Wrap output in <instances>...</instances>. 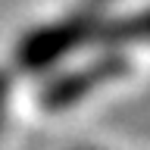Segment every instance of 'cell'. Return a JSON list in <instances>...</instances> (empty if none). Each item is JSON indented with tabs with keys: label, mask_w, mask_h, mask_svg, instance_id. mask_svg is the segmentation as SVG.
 I'll return each instance as SVG.
<instances>
[{
	"label": "cell",
	"mask_w": 150,
	"mask_h": 150,
	"mask_svg": "<svg viewBox=\"0 0 150 150\" xmlns=\"http://www.w3.org/2000/svg\"><path fill=\"white\" fill-rule=\"evenodd\" d=\"M94 9H84L78 16H69L56 25H47V28H38L22 41L19 47V63L25 69H44V66L63 59L69 50L81 44H91V31H94Z\"/></svg>",
	"instance_id": "6da1fadb"
},
{
	"label": "cell",
	"mask_w": 150,
	"mask_h": 150,
	"mask_svg": "<svg viewBox=\"0 0 150 150\" xmlns=\"http://www.w3.org/2000/svg\"><path fill=\"white\" fill-rule=\"evenodd\" d=\"M125 72H128V59L125 56H103L100 63H91V66H84V69H78L72 75L56 78L53 84H47L41 91V106L44 110L72 106L75 100H81L84 94H91L97 88H103V84L122 78Z\"/></svg>",
	"instance_id": "7a4b0ae2"
},
{
	"label": "cell",
	"mask_w": 150,
	"mask_h": 150,
	"mask_svg": "<svg viewBox=\"0 0 150 150\" xmlns=\"http://www.w3.org/2000/svg\"><path fill=\"white\" fill-rule=\"evenodd\" d=\"M138 41H150V9L122 19H97L91 31V44L103 47H125Z\"/></svg>",
	"instance_id": "3957f363"
},
{
	"label": "cell",
	"mask_w": 150,
	"mask_h": 150,
	"mask_svg": "<svg viewBox=\"0 0 150 150\" xmlns=\"http://www.w3.org/2000/svg\"><path fill=\"white\" fill-rule=\"evenodd\" d=\"M97 3H106V0H91V6H97Z\"/></svg>",
	"instance_id": "277c9868"
}]
</instances>
